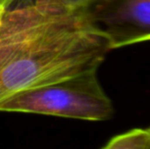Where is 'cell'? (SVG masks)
<instances>
[{"mask_svg":"<svg viewBox=\"0 0 150 149\" xmlns=\"http://www.w3.org/2000/svg\"><path fill=\"white\" fill-rule=\"evenodd\" d=\"M110 50L82 7L65 0H14L0 14V102L97 70Z\"/></svg>","mask_w":150,"mask_h":149,"instance_id":"obj_1","label":"cell"},{"mask_svg":"<svg viewBox=\"0 0 150 149\" xmlns=\"http://www.w3.org/2000/svg\"><path fill=\"white\" fill-rule=\"evenodd\" d=\"M0 112L106 121L112 117L113 107L97 70H90L18 92L0 102Z\"/></svg>","mask_w":150,"mask_h":149,"instance_id":"obj_2","label":"cell"},{"mask_svg":"<svg viewBox=\"0 0 150 149\" xmlns=\"http://www.w3.org/2000/svg\"><path fill=\"white\" fill-rule=\"evenodd\" d=\"M82 9L111 49L150 40V0H89Z\"/></svg>","mask_w":150,"mask_h":149,"instance_id":"obj_3","label":"cell"},{"mask_svg":"<svg viewBox=\"0 0 150 149\" xmlns=\"http://www.w3.org/2000/svg\"><path fill=\"white\" fill-rule=\"evenodd\" d=\"M104 149H150V127L134 129L111 138Z\"/></svg>","mask_w":150,"mask_h":149,"instance_id":"obj_4","label":"cell"},{"mask_svg":"<svg viewBox=\"0 0 150 149\" xmlns=\"http://www.w3.org/2000/svg\"><path fill=\"white\" fill-rule=\"evenodd\" d=\"M65 1L75 7H83L89 0H65Z\"/></svg>","mask_w":150,"mask_h":149,"instance_id":"obj_5","label":"cell"},{"mask_svg":"<svg viewBox=\"0 0 150 149\" xmlns=\"http://www.w3.org/2000/svg\"><path fill=\"white\" fill-rule=\"evenodd\" d=\"M14 0H0V14L13 2Z\"/></svg>","mask_w":150,"mask_h":149,"instance_id":"obj_6","label":"cell"}]
</instances>
